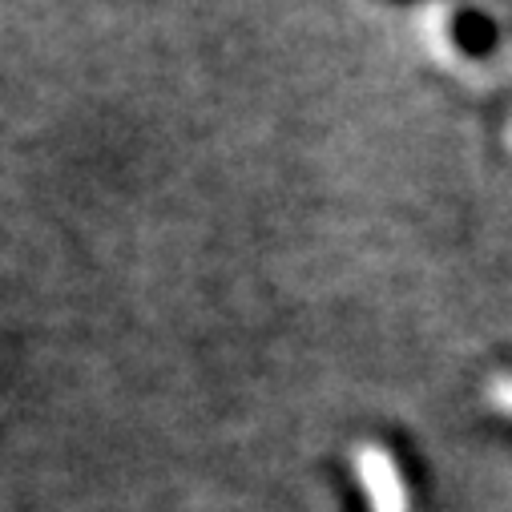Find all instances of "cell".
I'll use <instances>...</instances> for the list:
<instances>
[{
	"mask_svg": "<svg viewBox=\"0 0 512 512\" xmlns=\"http://www.w3.org/2000/svg\"><path fill=\"white\" fill-rule=\"evenodd\" d=\"M484 400H488L500 416H512V375H496L488 388H484Z\"/></svg>",
	"mask_w": 512,
	"mask_h": 512,
	"instance_id": "cell-2",
	"label": "cell"
},
{
	"mask_svg": "<svg viewBox=\"0 0 512 512\" xmlns=\"http://www.w3.org/2000/svg\"><path fill=\"white\" fill-rule=\"evenodd\" d=\"M351 468L359 476V488H363L371 512H412L408 480H404L396 456L383 444H375V440L355 444L351 448Z\"/></svg>",
	"mask_w": 512,
	"mask_h": 512,
	"instance_id": "cell-1",
	"label": "cell"
}]
</instances>
